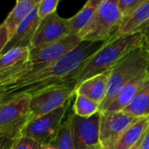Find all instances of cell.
I'll return each instance as SVG.
<instances>
[{
	"instance_id": "6da1fadb",
	"label": "cell",
	"mask_w": 149,
	"mask_h": 149,
	"mask_svg": "<svg viewBox=\"0 0 149 149\" xmlns=\"http://www.w3.org/2000/svg\"><path fill=\"white\" fill-rule=\"evenodd\" d=\"M104 44L103 41H82L60 59L0 84V103L24 94L32 96L53 87L74 86L76 88L79 70Z\"/></svg>"
},
{
	"instance_id": "7a4b0ae2",
	"label": "cell",
	"mask_w": 149,
	"mask_h": 149,
	"mask_svg": "<svg viewBox=\"0 0 149 149\" xmlns=\"http://www.w3.org/2000/svg\"><path fill=\"white\" fill-rule=\"evenodd\" d=\"M140 32L113 34L83 65L77 75V86L95 75L110 71L126 54L142 43Z\"/></svg>"
},
{
	"instance_id": "3957f363",
	"label": "cell",
	"mask_w": 149,
	"mask_h": 149,
	"mask_svg": "<svg viewBox=\"0 0 149 149\" xmlns=\"http://www.w3.org/2000/svg\"><path fill=\"white\" fill-rule=\"evenodd\" d=\"M149 69V52L142 43L126 54L109 72L108 91L100 105V112H105L120 89L141 72Z\"/></svg>"
},
{
	"instance_id": "277c9868",
	"label": "cell",
	"mask_w": 149,
	"mask_h": 149,
	"mask_svg": "<svg viewBox=\"0 0 149 149\" xmlns=\"http://www.w3.org/2000/svg\"><path fill=\"white\" fill-rule=\"evenodd\" d=\"M31 96L20 95L0 103L1 149H10L12 143L20 138L31 120Z\"/></svg>"
},
{
	"instance_id": "5b68a950",
	"label": "cell",
	"mask_w": 149,
	"mask_h": 149,
	"mask_svg": "<svg viewBox=\"0 0 149 149\" xmlns=\"http://www.w3.org/2000/svg\"><path fill=\"white\" fill-rule=\"evenodd\" d=\"M120 0H102L92 21L79 33L82 41H107L120 26Z\"/></svg>"
},
{
	"instance_id": "8992f818",
	"label": "cell",
	"mask_w": 149,
	"mask_h": 149,
	"mask_svg": "<svg viewBox=\"0 0 149 149\" xmlns=\"http://www.w3.org/2000/svg\"><path fill=\"white\" fill-rule=\"evenodd\" d=\"M81 42L82 40L79 35L69 34L57 41L48 43L33 49H30V58L27 68L18 77L34 72L38 69L42 68L43 66H45L60 59L67 53L72 52L73 49H75Z\"/></svg>"
},
{
	"instance_id": "52a82bcc",
	"label": "cell",
	"mask_w": 149,
	"mask_h": 149,
	"mask_svg": "<svg viewBox=\"0 0 149 149\" xmlns=\"http://www.w3.org/2000/svg\"><path fill=\"white\" fill-rule=\"evenodd\" d=\"M70 103L71 100L59 108L29 121L23 131L22 136L34 140L39 146L53 144Z\"/></svg>"
},
{
	"instance_id": "ba28073f",
	"label": "cell",
	"mask_w": 149,
	"mask_h": 149,
	"mask_svg": "<svg viewBox=\"0 0 149 149\" xmlns=\"http://www.w3.org/2000/svg\"><path fill=\"white\" fill-rule=\"evenodd\" d=\"M68 118L75 148L104 149L100 138V113L89 118H82L73 113Z\"/></svg>"
},
{
	"instance_id": "9c48e42d",
	"label": "cell",
	"mask_w": 149,
	"mask_h": 149,
	"mask_svg": "<svg viewBox=\"0 0 149 149\" xmlns=\"http://www.w3.org/2000/svg\"><path fill=\"white\" fill-rule=\"evenodd\" d=\"M73 95H75L74 86H59L31 96V120L59 108L69 101Z\"/></svg>"
},
{
	"instance_id": "30bf717a",
	"label": "cell",
	"mask_w": 149,
	"mask_h": 149,
	"mask_svg": "<svg viewBox=\"0 0 149 149\" xmlns=\"http://www.w3.org/2000/svg\"><path fill=\"white\" fill-rule=\"evenodd\" d=\"M100 113V138L104 149H113L122 134L140 119L124 111Z\"/></svg>"
},
{
	"instance_id": "8fae6325",
	"label": "cell",
	"mask_w": 149,
	"mask_h": 149,
	"mask_svg": "<svg viewBox=\"0 0 149 149\" xmlns=\"http://www.w3.org/2000/svg\"><path fill=\"white\" fill-rule=\"evenodd\" d=\"M69 34V19L61 17L57 11H54L41 18L31 39L30 49L57 41Z\"/></svg>"
},
{
	"instance_id": "7c38bea8",
	"label": "cell",
	"mask_w": 149,
	"mask_h": 149,
	"mask_svg": "<svg viewBox=\"0 0 149 149\" xmlns=\"http://www.w3.org/2000/svg\"><path fill=\"white\" fill-rule=\"evenodd\" d=\"M29 47H15L0 56V84L21 75L27 68Z\"/></svg>"
},
{
	"instance_id": "4fadbf2b",
	"label": "cell",
	"mask_w": 149,
	"mask_h": 149,
	"mask_svg": "<svg viewBox=\"0 0 149 149\" xmlns=\"http://www.w3.org/2000/svg\"><path fill=\"white\" fill-rule=\"evenodd\" d=\"M41 0H23L16 2V5L0 25V52L13 36L19 24L38 6Z\"/></svg>"
},
{
	"instance_id": "5bb4252c",
	"label": "cell",
	"mask_w": 149,
	"mask_h": 149,
	"mask_svg": "<svg viewBox=\"0 0 149 149\" xmlns=\"http://www.w3.org/2000/svg\"><path fill=\"white\" fill-rule=\"evenodd\" d=\"M40 17L38 16V7H36L30 15L24 18L16 29L13 36L6 44L4 48L0 52V55L10 49L15 47H29L31 39L36 32V30L40 23Z\"/></svg>"
},
{
	"instance_id": "9a60e30c",
	"label": "cell",
	"mask_w": 149,
	"mask_h": 149,
	"mask_svg": "<svg viewBox=\"0 0 149 149\" xmlns=\"http://www.w3.org/2000/svg\"><path fill=\"white\" fill-rule=\"evenodd\" d=\"M149 78V69L141 72L135 78L127 82L119 92L109 107L106 110L107 112H120L123 111L132 102L138 92L143 86L144 83ZM105 111V112H106Z\"/></svg>"
},
{
	"instance_id": "2e32d148",
	"label": "cell",
	"mask_w": 149,
	"mask_h": 149,
	"mask_svg": "<svg viewBox=\"0 0 149 149\" xmlns=\"http://www.w3.org/2000/svg\"><path fill=\"white\" fill-rule=\"evenodd\" d=\"M109 72L89 78L75 88V94L84 95L100 105L107 97L108 91Z\"/></svg>"
},
{
	"instance_id": "e0dca14e",
	"label": "cell",
	"mask_w": 149,
	"mask_h": 149,
	"mask_svg": "<svg viewBox=\"0 0 149 149\" xmlns=\"http://www.w3.org/2000/svg\"><path fill=\"white\" fill-rule=\"evenodd\" d=\"M149 21V0H145L130 15L123 17L122 23L115 34L134 33Z\"/></svg>"
},
{
	"instance_id": "ac0fdd59",
	"label": "cell",
	"mask_w": 149,
	"mask_h": 149,
	"mask_svg": "<svg viewBox=\"0 0 149 149\" xmlns=\"http://www.w3.org/2000/svg\"><path fill=\"white\" fill-rule=\"evenodd\" d=\"M102 0H87L81 10L69 19V33H79L92 21Z\"/></svg>"
},
{
	"instance_id": "d6986e66",
	"label": "cell",
	"mask_w": 149,
	"mask_h": 149,
	"mask_svg": "<svg viewBox=\"0 0 149 149\" xmlns=\"http://www.w3.org/2000/svg\"><path fill=\"white\" fill-rule=\"evenodd\" d=\"M149 126V118H140L119 138L113 149H128L141 141Z\"/></svg>"
},
{
	"instance_id": "ffe728a7",
	"label": "cell",
	"mask_w": 149,
	"mask_h": 149,
	"mask_svg": "<svg viewBox=\"0 0 149 149\" xmlns=\"http://www.w3.org/2000/svg\"><path fill=\"white\" fill-rule=\"evenodd\" d=\"M123 111L137 118H149V78Z\"/></svg>"
},
{
	"instance_id": "44dd1931",
	"label": "cell",
	"mask_w": 149,
	"mask_h": 149,
	"mask_svg": "<svg viewBox=\"0 0 149 149\" xmlns=\"http://www.w3.org/2000/svg\"><path fill=\"white\" fill-rule=\"evenodd\" d=\"M73 104V113L82 118H89L100 113V104L81 94H75Z\"/></svg>"
},
{
	"instance_id": "7402d4cb",
	"label": "cell",
	"mask_w": 149,
	"mask_h": 149,
	"mask_svg": "<svg viewBox=\"0 0 149 149\" xmlns=\"http://www.w3.org/2000/svg\"><path fill=\"white\" fill-rule=\"evenodd\" d=\"M53 145L57 149H76L73 142L69 118L63 122Z\"/></svg>"
},
{
	"instance_id": "603a6c76",
	"label": "cell",
	"mask_w": 149,
	"mask_h": 149,
	"mask_svg": "<svg viewBox=\"0 0 149 149\" xmlns=\"http://www.w3.org/2000/svg\"><path fill=\"white\" fill-rule=\"evenodd\" d=\"M60 0H41L38 6V11L40 18L46 17L47 15L57 11V7Z\"/></svg>"
},
{
	"instance_id": "cb8c5ba5",
	"label": "cell",
	"mask_w": 149,
	"mask_h": 149,
	"mask_svg": "<svg viewBox=\"0 0 149 149\" xmlns=\"http://www.w3.org/2000/svg\"><path fill=\"white\" fill-rule=\"evenodd\" d=\"M10 149H39V145L29 137L21 136L12 143Z\"/></svg>"
},
{
	"instance_id": "d4e9b609",
	"label": "cell",
	"mask_w": 149,
	"mask_h": 149,
	"mask_svg": "<svg viewBox=\"0 0 149 149\" xmlns=\"http://www.w3.org/2000/svg\"><path fill=\"white\" fill-rule=\"evenodd\" d=\"M145 0H120L119 7L123 15V17L130 15Z\"/></svg>"
},
{
	"instance_id": "484cf974",
	"label": "cell",
	"mask_w": 149,
	"mask_h": 149,
	"mask_svg": "<svg viewBox=\"0 0 149 149\" xmlns=\"http://www.w3.org/2000/svg\"><path fill=\"white\" fill-rule=\"evenodd\" d=\"M141 149H149V126L144 134L142 141H141Z\"/></svg>"
},
{
	"instance_id": "4316f807",
	"label": "cell",
	"mask_w": 149,
	"mask_h": 149,
	"mask_svg": "<svg viewBox=\"0 0 149 149\" xmlns=\"http://www.w3.org/2000/svg\"><path fill=\"white\" fill-rule=\"evenodd\" d=\"M142 45L145 47V49L149 52V35L148 36H146V37H143Z\"/></svg>"
},
{
	"instance_id": "83f0119b",
	"label": "cell",
	"mask_w": 149,
	"mask_h": 149,
	"mask_svg": "<svg viewBox=\"0 0 149 149\" xmlns=\"http://www.w3.org/2000/svg\"><path fill=\"white\" fill-rule=\"evenodd\" d=\"M39 149H57L53 144H48V145H43L39 146Z\"/></svg>"
},
{
	"instance_id": "f1b7e54d",
	"label": "cell",
	"mask_w": 149,
	"mask_h": 149,
	"mask_svg": "<svg viewBox=\"0 0 149 149\" xmlns=\"http://www.w3.org/2000/svg\"><path fill=\"white\" fill-rule=\"evenodd\" d=\"M143 139V138H142ZM142 139L141 140V141H139L135 145H134V146H132L131 148H129L128 149H141V141H142Z\"/></svg>"
},
{
	"instance_id": "f546056e",
	"label": "cell",
	"mask_w": 149,
	"mask_h": 149,
	"mask_svg": "<svg viewBox=\"0 0 149 149\" xmlns=\"http://www.w3.org/2000/svg\"><path fill=\"white\" fill-rule=\"evenodd\" d=\"M20 1H23V0H16V2H20Z\"/></svg>"
}]
</instances>
